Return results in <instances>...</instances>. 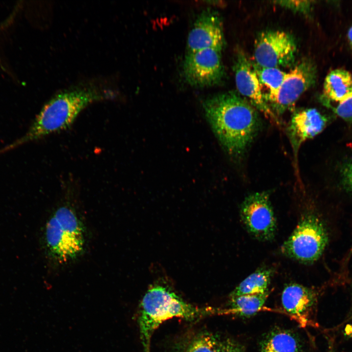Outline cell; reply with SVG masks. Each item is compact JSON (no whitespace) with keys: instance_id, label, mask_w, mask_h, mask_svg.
I'll return each instance as SVG.
<instances>
[{"instance_id":"1","label":"cell","mask_w":352,"mask_h":352,"mask_svg":"<svg viewBox=\"0 0 352 352\" xmlns=\"http://www.w3.org/2000/svg\"><path fill=\"white\" fill-rule=\"evenodd\" d=\"M208 121L223 148L239 157L246 151L258 131L256 110L248 101L234 92L215 95L202 103Z\"/></svg>"},{"instance_id":"2","label":"cell","mask_w":352,"mask_h":352,"mask_svg":"<svg viewBox=\"0 0 352 352\" xmlns=\"http://www.w3.org/2000/svg\"><path fill=\"white\" fill-rule=\"evenodd\" d=\"M110 98H113V92L95 86L74 88L56 94L44 105L24 135L0 149V154L68 129L88 105Z\"/></svg>"},{"instance_id":"3","label":"cell","mask_w":352,"mask_h":352,"mask_svg":"<svg viewBox=\"0 0 352 352\" xmlns=\"http://www.w3.org/2000/svg\"><path fill=\"white\" fill-rule=\"evenodd\" d=\"M222 309L198 307L183 300L168 287L151 286L142 298L138 323L141 342L145 352H150L151 338L163 323L173 318L197 321L208 316L222 313Z\"/></svg>"},{"instance_id":"4","label":"cell","mask_w":352,"mask_h":352,"mask_svg":"<svg viewBox=\"0 0 352 352\" xmlns=\"http://www.w3.org/2000/svg\"><path fill=\"white\" fill-rule=\"evenodd\" d=\"M44 242L48 255L59 262H67L82 254L85 245L84 226L68 203L58 207L48 220Z\"/></svg>"},{"instance_id":"5","label":"cell","mask_w":352,"mask_h":352,"mask_svg":"<svg viewBox=\"0 0 352 352\" xmlns=\"http://www.w3.org/2000/svg\"><path fill=\"white\" fill-rule=\"evenodd\" d=\"M326 228L316 216H304L281 246L286 256L304 263H311L322 255L328 242Z\"/></svg>"},{"instance_id":"6","label":"cell","mask_w":352,"mask_h":352,"mask_svg":"<svg viewBox=\"0 0 352 352\" xmlns=\"http://www.w3.org/2000/svg\"><path fill=\"white\" fill-rule=\"evenodd\" d=\"M240 216L247 231L255 238L263 241L274 238L277 224L267 192L246 197L241 207Z\"/></svg>"},{"instance_id":"7","label":"cell","mask_w":352,"mask_h":352,"mask_svg":"<svg viewBox=\"0 0 352 352\" xmlns=\"http://www.w3.org/2000/svg\"><path fill=\"white\" fill-rule=\"evenodd\" d=\"M221 51L206 48L187 53L183 66L185 80L195 88L214 86L224 75Z\"/></svg>"},{"instance_id":"8","label":"cell","mask_w":352,"mask_h":352,"mask_svg":"<svg viewBox=\"0 0 352 352\" xmlns=\"http://www.w3.org/2000/svg\"><path fill=\"white\" fill-rule=\"evenodd\" d=\"M296 44L289 34L280 30L267 31L259 34L255 41L254 57L260 68L278 67L292 63Z\"/></svg>"},{"instance_id":"9","label":"cell","mask_w":352,"mask_h":352,"mask_svg":"<svg viewBox=\"0 0 352 352\" xmlns=\"http://www.w3.org/2000/svg\"><path fill=\"white\" fill-rule=\"evenodd\" d=\"M316 78V69L314 64L309 60L302 61L286 72L278 92L268 102L269 107L275 114L284 113L314 84Z\"/></svg>"},{"instance_id":"10","label":"cell","mask_w":352,"mask_h":352,"mask_svg":"<svg viewBox=\"0 0 352 352\" xmlns=\"http://www.w3.org/2000/svg\"><path fill=\"white\" fill-rule=\"evenodd\" d=\"M234 71L239 93L265 116L279 123L277 117L265 99L256 70L242 51H239L237 54Z\"/></svg>"},{"instance_id":"11","label":"cell","mask_w":352,"mask_h":352,"mask_svg":"<svg viewBox=\"0 0 352 352\" xmlns=\"http://www.w3.org/2000/svg\"><path fill=\"white\" fill-rule=\"evenodd\" d=\"M224 38L221 22L214 11L206 9L198 16L190 31L187 41V53L213 48L221 51Z\"/></svg>"},{"instance_id":"12","label":"cell","mask_w":352,"mask_h":352,"mask_svg":"<svg viewBox=\"0 0 352 352\" xmlns=\"http://www.w3.org/2000/svg\"><path fill=\"white\" fill-rule=\"evenodd\" d=\"M327 123L326 117L315 109H307L294 113L287 129L294 153L298 152L304 142L322 132Z\"/></svg>"},{"instance_id":"13","label":"cell","mask_w":352,"mask_h":352,"mask_svg":"<svg viewBox=\"0 0 352 352\" xmlns=\"http://www.w3.org/2000/svg\"><path fill=\"white\" fill-rule=\"evenodd\" d=\"M317 299L316 292L303 285L291 283L286 285L282 292L281 301L283 308L290 315L305 324Z\"/></svg>"},{"instance_id":"14","label":"cell","mask_w":352,"mask_h":352,"mask_svg":"<svg viewBox=\"0 0 352 352\" xmlns=\"http://www.w3.org/2000/svg\"><path fill=\"white\" fill-rule=\"evenodd\" d=\"M221 339L216 334L201 330L179 338L175 345L176 352H219Z\"/></svg>"},{"instance_id":"15","label":"cell","mask_w":352,"mask_h":352,"mask_svg":"<svg viewBox=\"0 0 352 352\" xmlns=\"http://www.w3.org/2000/svg\"><path fill=\"white\" fill-rule=\"evenodd\" d=\"M260 352H303V349L295 333L277 328L264 337L260 342Z\"/></svg>"},{"instance_id":"16","label":"cell","mask_w":352,"mask_h":352,"mask_svg":"<svg viewBox=\"0 0 352 352\" xmlns=\"http://www.w3.org/2000/svg\"><path fill=\"white\" fill-rule=\"evenodd\" d=\"M352 93V74L348 71L337 68L326 76L323 85L324 97L338 103Z\"/></svg>"},{"instance_id":"17","label":"cell","mask_w":352,"mask_h":352,"mask_svg":"<svg viewBox=\"0 0 352 352\" xmlns=\"http://www.w3.org/2000/svg\"><path fill=\"white\" fill-rule=\"evenodd\" d=\"M272 274L273 271L270 268H259L236 287L230 293L229 298L267 292Z\"/></svg>"},{"instance_id":"18","label":"cell","mask_w":352,"mask_h":352,"mask_svg":"<svg viewBox=\"0 0 352 352\" xmlns=\"http://www.w3.org/2000/svg\"><path fill=\"white\" fill-rule=\"evenodd\" d=\"M268 296V292L246 294L229 298V308L227 313H234L240 315L251 316L263 307Z\"/></svg>"},{"instance_id":"19","label":"cell","mask_w":352,"mask_h":352,"mask_svg":"<svg viewBox=\"0 0 352 352\" xmlns=\"http://www.w3.org/2000/svg\"><path fill=\"white\" fill-rule=\"evenodd\" d=\"M256 70L262 88L264 86L268 90L267 93L264 95L268 104L278 92L286 72L278 67H264Z\"/></svg>"},{"instance_id":"20","label":"cell","mask_w":352,"mask_h":352,"mask_svg":"<svg viewBox=\"0 0 352 352\" xmlns=\"http://www.w3.org/2000/svg\"><path fill=\"white\" fill-rule=\"evenodd\" d=\"M334 112L346 120H352V93L333 108Z\"/></svg>"},{"instance_id":"21","label":"cell","mask_w":352,"mask_h":352,"mask_svg":"<svg viewBox=\"0 0 352 352\" xmlns=\"http://www.w3.org/2000/svg\"><path fill=\"white\" fill-rule=\"evenodd\" d=\"M277 3L293 11L304 13L308 12L311 5L308 0H284L277 1Z\"/></svg>"},{"instance_id":"22","label":"cell","mask_w":352,"mask_h":352,"mask_svg":"<svg viewBox=\"0 0 352 352\" xmlns=\"http://www.w3.org/2000/svg\"><path fill=\"white\" fill-rule=\"evenodd\" d=\"M219 352H245L243 346L234 339H221Z\"/></svg>"},{"instance_id":"23","label":"cell","mask_w":352,"mask_h":352,"mask_svg":"<svg viewBox=\"0 0 352 352\" xmlns=\"http://www.w3.org/2000/svg\"><path fill=\"white\" fill-rule=\"evenodd\" d=\"M341 176L344 187L347 191L352 193V159L343 166Z\"/></svg>"},{"instance_id":"24","label":"cell","mask_w":352,"mask_h":352,"mask_svg":"<svg viewBox=\"0 0 352 352\" xmlns=\"http://www.w3.org/2000/svg\"><path fill=\"white\" fill-rule=\"evenodd\" d=\"M348 38L349 42L352 47V25L349 28L348 32Z\"/></svg>"},{"instance_id":"25","label":"cell","mask_w":352,"mask_h":352,"mask_svg":"<svg viewBox=\"0 0 352 352\" xmlns=\"http://www.w3.org/2000/svg\"><path fill=\"white\" fill-rule=\"evenodd\" d=\"M352 253V246L350 250V254Z\"/></svg>"}]
</instances>
